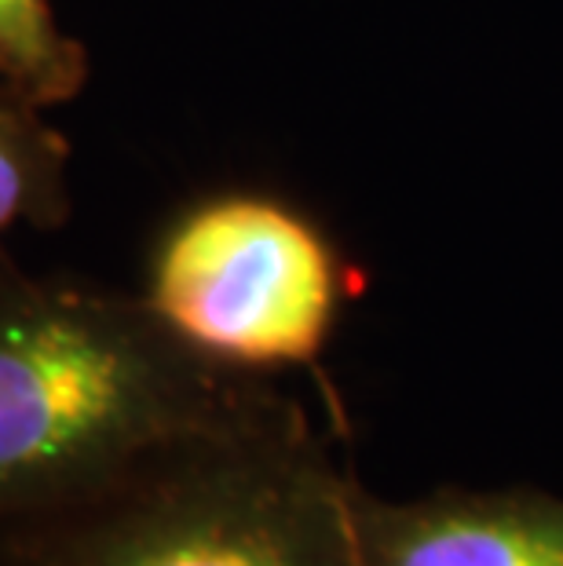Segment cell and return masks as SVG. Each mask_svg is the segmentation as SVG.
Instances as JSON below:
<instances>
[{
  "instance_id": "277c9868",
  "label": "cell",
  "mask_w": 563,
  "mask_h": 566,
  "mask_svg": "<svg viewBox=\"0 0 563 566\" xmlns=\"http://www.w3.org/2000/svg\"><path fill=\"white\" fill-rule=\"evenodd\" d=\"M363 566H563V497L545 490L358 493Z\"/></svg>"
},
{
  "instance_id": "7a4b0ae2",
  "label": "cell",
  "mask_w": 563,
  "mask_h": 566,
  "mask_svg": "<svg viewBox=\"0 0 563 566\" xmlns=\"http://www.w3.org/2000/svg\"><path fill=\"white\" fill-rule=\"evenodd\" d=\"M363 483L285 391L0 530V566H363Z\"/></svg>"
},
{
  "instance_id": "5b68a950",
  "label": "cell",
  "mask_w": 563,
  "mask_h": 566,
  "mask_svg": "<svg viewBox=\"0 0 563 566\" xmlns=\"http://www.w3.org/2000/svg\"><path fill=\"white\" fill-rule=\"evenodd\" d=\"M70 143L44 106L0 81V238L15 227L59 231L70 216Z\"/></svg>"
},
{
  "instance_id": "8992f818",
  "label": "cell",
  "mask_w": 563,
  "mask_h": 566,
  "mask_svg": "<svg viewBox=\"0 0 563 566\" xmlns=\"http://www.w3.org/2000/svg\"><path fill=\"white\" fill-rule=\"evenodd\" d=\"M0 81L44 111L85 88L88 52L59 27L52 0H0Z\"/></svg>"
},
{
  "instance_id": "3957f363",
  "label": "cell",
  "mask_w": 563,
  "mask_h": 566,
  "mask_svg": "<svg viewBox=\"0 0 563 566\" xmlns=\"http://www.w3.org/2000/svg\"><path fill=\"white\" fill-rule=\"evenodd\" d=\"M358 293L363 274L307 212L231 190L165 227L143 300L190 352L271 377L315 369Z\"/></svg>"
},
{
  "instance_id": "6da1fadb",
  "label": "cell",
  "mask_w": 563,
  "mask_h": 566,
  "mask_svg": "<svg viewBox=\"0 0 563 566\" xmlns=\"http://www.w3.org/2000/svg\"><path fill=\"white\" fill-rule=\"evenodd\" d=\"M279 395L209 363L143 296L30 274L0 238V530L111 486Z\"/></svg>"
}]
</instances>
